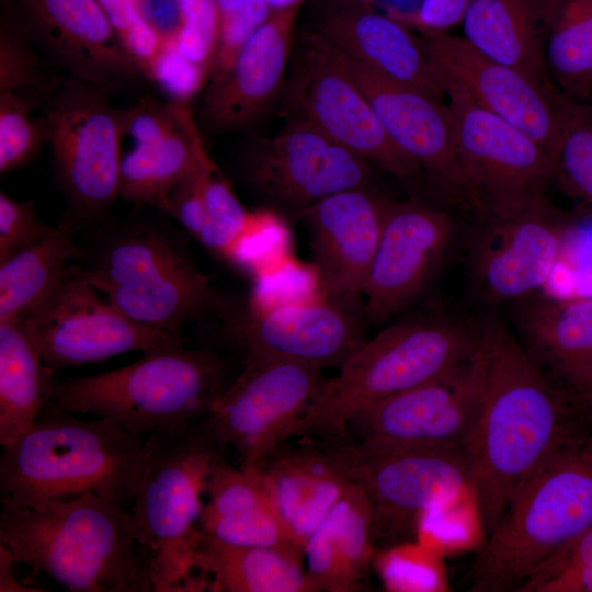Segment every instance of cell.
Returning a JSON list of instances; mask_svg holds the SVG:
<instances>
[{
	"label": "cell",
	"instance_id": "6da1fadb",
	"mask_svg": "<svg viewBox=\"0 0 592 592\" xmlns=\"http://www.w3.org/2000/svg\"><path fill=\"white\" fill-rule=\"evenodd\" d=\"M480 320L483 392L464 451L488 536L527 476L587 423L500 317L488 314Z\"/></svg>",
	"mask_w": 592,
	"mask_h": 592
},
{
	"label": "cell",
	"instance_id": "7a4b0ae2",
	"mask_svg": "<svg viewBox=\"0 0 592 592\" xmlns=\"http://www.w3.org/2000/svg\"><path fill=\"white\" fill-rule=\"evenodd\" d=\"M75 261L106 299L138 323L181 333L231 305L195 264L183 234L167 219L133 214L88 228Z\"/></svg>",
	"mask_w": 592,
	"mask_h": 592
},
{
	"label": "cell",
	"instance_id": "3957f363",
	"mask_svg": "<svg viewBox=\"0 0 592 592\" xmlns=\"http://www.w3.org/2000/svg\"><path fill=\"white\" fill-rule=\"evenodd\" d=\"M0 546L72 592L153 591L130 510L93 493L36 508L1 499Z\"/></svg>",
	"mask_w": 592,
	"mask_h": 592
},
{
	"label": "cell",
	"instance_id": "277c9868",
	"mask_svg": "<svg viewBox=\"0 0 592 592\" xmlns=\"http://www.w3.org/2000/svg\"><path fill=\"white\" fill-rule=\"evenodd\" d=\"M148 439L113 420H83L47 405L16 440L2 446L1 499L36 508L84 493L130 510Z\"/></svg>",
	"mask_w": 592,
	"mask_h": 592
},
{
	"label": "cell",
	"instance_id": "5b68a950",
	"mask_svg": "<svg viewBox=\"0 0 592 592\" xmlns=\"http://www.w3.org/2000/svg\"><path fill=\"white\" fill-rule=\"evenodd\" d=\"M585 426L559 442L520 486L477 550L469 591H517L592 526V432Z\"/></svg>",
	"mask_w": 592,
	"mask_h": 592
},
{
	"label": "cell",
	"instance_id": "8992f818",
	"mask_svg": "<svg viewBox=\"0 0 592 592\" xmlns=\"http://www.w3.org/2000/svg\"><path fill=\"white\" fill-rule=\"evenodd\" d=\"M237 375L221 353L179 344L144 353L125 367L55 379L47 405L110 419L148 437L207 417Z\"/></svg>",
	"mask_w": 592,
	"mask_h": 592
},
{
	"label": "cell",
	"instance_id": "52a82bcc",
	"mask_svg": "<svg viewBox=\"0 0 592 592\" xmlns=\"http://www.w3.org/2000/svg\"><path fill=\"white\" fill-rule=\"evenodd\" d=\"M481 342V320L430 314L390 325L326 379L291 437L338 436L369 406L433 379L470 357Z\"/></svg>",
	"mask_w": 592,
	"mask_h": 592
},
{
	"label": "cell",
	"instance_id": "ba28073f",
	"mask_svg": "<svg viewBox=\"0 0 592 592\" xmlns=\"http://www.w3.org/2000/svg\"><path fill=\"white\" fill-rule=\"evenodd\" d=\"M130 512L155 592L206 590L195 558L202 494L224 457L207 417L150 435Z\"/></svg>",
	"mask_w": 592,
	"mask_h": 592
},
{
	"label": "cell",
	"instance_id": "9c48e42d",
	"mask_svg": "<svg viewBox=\"0 0 592 592\" xmlns=\"http://www.w3.org/2000/svg\"><path fill=\"white\" fill-rule=\"evenodd\" d=\"M113 88L62 78L43 111L55 180L67 208L59 228L76 236L110 216L121 198V109Z\"/></svg>",
	"mask_w": 592,
	"mask_h": 592
},
{
	"label": "cell",
	"instance_id": "30bf717a",
	"mask_svg": "<svg viewBox=\"0 0 592 592\" xmlns=\"http://www.w3.org/2000/svg\"><path fill=\"white\" fill-rule=\"evenodd\" d=\"M367 497L374 542L415 538L428 509L475 491L462 447L384 445L343 439L326 446Z\"/></svg>",
	"mask_w": 592,
	"mask_h": 592
},
{
	"label": "cell",
	"instance_id": "8fae6325",
	"mask_svg": "<svg viewBox=\"0 0 592 592\" xmlns=\"http://www.w3.org/2000/svg\"><path fill=\"white\" fill-rule=\"evenodd\" d=\"M299 46L285 90L286 117H296L394 177L409 197H431L423 171L389 137L373 105L312 30Z\"/></svg>",
	"mask_w": 592,
	"mask_h": 592
},
{
	"label": "cell",
	"instance_id": "7c38bea8",
	"mask_svg": "<svg viewBox=\"0 0 592 592\" xmlns=\"http://www.w3.org/2000/svg\"><path fill=\"white\" fill-rule=\"evenodd\" d=\"M471 217L463 235L471 296L489 306L532 297L557 263L569 218L545 195Z\"/></svg>",
	"mask_w": 592,
	"mask_h": 592
},
{
	"label": "cell",
	"instance_id": "4fadbf2b",
	"mask_svg": "<svg viewBox=\"0 0 592 592\" xmlns=\"http://www.w3.org/2000/svg\"><path fill=\"white\" fill-rule=\"evenodd\" d=\"M241 372L207 415L209 428L248 471H261L289 439L320 390V368L283 357L244 354Z\"/></svg>",
	"mask_w": 592,
	"mask_h": 592
},
{
	"label": "cell",
	"instance_id": "5bb4252c",
	"mask_svg": "<svg viewBox=\"0 0 592 592\" xmlns=\"http://www.w3.org/2000/svg\"><path fill=\"white\" fill-rule=\"evenodd\" d=\"M19 320L53 369L184 344L181 333L138 323L101 298L76 263L69 264L53 291Z\"/></svg>",
	"mask_w": 592,
	"mask_h": 592
},
{
	"label": "cell",
	"instance_id": "9a60e30c",
	"mask_svg": "<svg viewBox=\"0 0 592 592\" xmlns=\"http://www.w3.org/2000/svg\"><path fill=\"white\" fill-rule=\"evenodd\" d=\"M286 118L273 137L250 143L240 160L246 185L270 209L301 218L327 196L376 186L380 169L307 122Z\"/></svg>",
	"mask_w": 592,
	"mask_h": 592
},
{
	"label": "cell",
	"instance_id": "2e32d148",
	"mask_svg": "<svg viewBox=\"0 0 592 592\" xmlns=\"http://www.w3.org/2000/svg\"><path fill=\"white\" fill-rule=\"evenodd\" d=\"M331 49L364 92L392 141L419 164L431 197L471 216L479 213L482 198L459 155L444 100L387 79Z\"/></svg>",
	"mask_w": 592,
	"mask_h": 592
},
{
	"label": "cell",
	"instance_id": "e0dca14e",
	"mask_svg": "<svg viewBox=\"0 0 592 592\" xmlns=\"http://www.w3.org/2000/svg\"><path fill=\"white\" fill-rule=\"evenodd\" d=\"M486 366L481 331V342L470 357L364 409L338 437L384 445L464 448L481 405Z\"/></svg>",
	"mask_w": 592,
	"mask_h": 592
},
{
	"label": "cell",
	"instance_id": "ac0fdd59",
	"mask_svg": "<svg viewBox=\"0 0 592 592\" xmlns=\"http://www.w3.org/2000/svg\"><path fill=\"white\" fill-rule=\"evenodd\" d=\"M449 208L429 197L392 200L362 291L368 323L406 309L434 281L464 235Z\"/></svg>",
	"mask_w": 592,
	"mask_h": 592
},
{
	"label": "cell",
	"instance_id": "d6986e66",
	"mask_svg": "<svg viewBox=\"0 0 592 592\" xmlns=\"http://www.w3.org/2000/svg\"><path fill=\"white\" fill-rule=\"evenodd\" d=\"M421 42L442 75L475 103L516 126L551 156L558 141L567 99L525 72L477 50L464 36L420 32Z\"/></svg>",
	"mask_w": 592,
	"mask_h": 592
},
{
	"label": "cell",
	"instance_id": "ffe728a7",
	"mask_svg": "<svg viewBox=\"0 0 592 592\" xmlns=\"http://www.w3.org/2000/svg\"><path fill=\"white\" fill-rule=\"evenodd\" d=\"M445 99L459 155L481 195L482 209L545 195L553 158L544 147L455 87H445Z\"/></svg>",
	"mask_w": 592,
	"mask_h": 592
},
{
	"label": "cell",
	"instance_id": "44dd1931",
	"mask_svg": "<svg viewBox=\"0 0 592 592\" xmlns=\"http://www.w3.org/2000/svg\"><path fill=\"white\" fill-rule=\"evenodd\" d=\"M224 323L230 348L320 369L340 368L366 340L361 321L333 298L234 310Z\"/></svg>",
	"mask_w": 592,
	"mask_h": 592
},
{
	"label": "cell",
	"instance_id": "7402d4cb",
	"mask_svg": "<svg viewBox=\"0 0 592 592\" xmlns=\"http://www.w3.org/2000/svg\"><path fill=\"white\" fill-rule=\"evenodd\" d=\"M391 202L376 186L354 187L320 200L303 214L326 297L362 294Z\"/></svg>",
	"mask_w": 592,
	"mask_h": 592
},
{
	"label": "cell",
	"instance_id": "603a6c76",
	"mask_svg": "<svg viewBox=\"0 0 592 592\" xmlns=\"http://www.w3.org/2000/svg\"><path fill=\"white\" fill-rule=\"evenodd\" d=\"M19 18L67 77L114 90L144 77L98 0H18Z\"/></svg>",
	"mask_w": 592,
	"mask_h": 592
},
{
	"label": "cell",
	"instance_id": "cb8c5ba5",
	"mask_svg": "<svg viewBox=\"0 0 592 592\" xmlns=\"http://www.w3.org/2000/svg\"><path fill=\"white\" fill-rule=\"evenodd\" d=\"M299 10L273 12L226 76L206 86L200 107L204 128L213 133L241 130L267 112L284 86Z\"/></svg>",
	"mask_w": 592,
	"mask_h": 592
},
{
	"label": "cell",
	"instance_id": "d4e9b609",
	"mask_svg": "<svg viewBox=\"0 0 592 592\" xmlns=\"http://www.w3.org/2000/svg\"><path fill=\"white\" fill-rule=\"evenodd\" d=\"M410 30L373 7L330 1L312 27L332 48L374 72L445 100L442 75Z\"/></svg>",
	"mask_w": 592,
	"mask_h": 592
},
{
	"label": "cell",
	"instance_id": "484cf974",
	"mask_svg": "<svg viewBox=\"0 0 592 592\" xmlns=\"http://www.w3.org/2000/svg\"><path fill=\"white\" fill-rule=\"evenodd\" d=\"M520 343L547 377L571 400L592 386V297L514 303Z\"/></svg>",
	"mask_w": 592,
	"mask_h": 592
},
{
	"label": "cell",
	"instance_id": "4316f807",
	"mask_svg": "<svg viewBox=\"0 0 592 592\" xmlns=\"http://www.w3.org/2000/svg\"><path fill=\"white\" fill-rule=\"evenodd\" d=\"M260 475L281 520L301 549L351 482L326 447L304 441L295 448L278 451Z\"/></svg>",
	"mask_w": 592,
	"mask_h": 592
},
{
	"label": "cell",
	"instance_id": "83f0119b",
	"mask_svg": "<svg viewBox=\"0 0 592 592\" xmlns=\"http://www.w3.org/2000/svg\"><path fill=\"white\" fill-rule=\"evenodd\" d=\"M315 592H352L363 587L374 557L371 506L362 488L346 490L303 548Z\"/></svg>",
	"mask_w": 592,
	"mask_h": 592
},
{
	"label": "cell",
	"instance_id": "f1b7e54d",
	"mask_svg": "<svg viewBox=\"0 0 592 592\" xmlns=\"http://www.w3.org/2000/svg\"><path fill=\"white\" fill-rule=\"evenodd\" d=\"M198 527L225 543L303 553L281 520L260 471L232 467L223 457L207 482Z\"/></svg>",
	"mask_w": 592,
	"mask_h": 592
},
{
	"label": "cell",
	"instance_id": "f546056e",
	"mask_svg": "<svg viewBox=\"0 0 592 592\" xmlns=\"http://www.w3.org/2000/svg\"><path fill=\"white\" fill-rule=\"evenodd\" d=\"M209 158L189 106L170 130L134 140L123 155L121 198L163 214L173 189Z\"/></svg>",
	"mask_w": 592,
	"mask_h": 592
},
{
	"label": "cell",
	"instance_id": "4dcf8cb0",
	"mask_svg": "<svg viewBox=\"0 0 592 592\" xmlns=\"http://www.w3.org/2000/svg\"><path fill=\"white\" fill-rule=\"evenodd\" d=\"M546 0H471L462 23L477 50L555 87L544 57Z\"/></svg>",
	"mask_w": 592,
	"mask_h": 592
},
{
	"label": "cell",
	"instance_id": "1f68e13d",
	"mask_svg": "<svg viewBox=\"0 0 592 592\" xmlns=\"http://www.w3.org/2000/svg\"><path fill=\"white\" fill-rule=\"evenodd\" d=\"M196 570L216 592H315L303 553L225 543L201 531Z\"/></svg>",
	"mask_w": 592,
	"mask_h": 592
},
{
	"label": "cell",
	"instance_id": "d6a6232c",
	"mask_svg": "<svg viewBox=\"0 0 592 592\" xmlns=\"http://www.w3.org/2000/svg\"><path fill=\"white\" fill-rule=\"evenodd\" d=\"M53 368L19 319L0 322V444L24 433L50 400Z\"/></svg>",
	"mask_w": 592,
	"mask_h": 592
},
{
	"label": "cell",
	"instance_id": "836d02e7",
	"mask_svg": "<svg viewBox=\"0 0 592 592\" xmlns=\"http://www.w3.org/2000/svg\"><path fill=\"white\" fill-rule=\"evenodd\" d=\"M544 57L555 87L588 102L592 93V0H546Z\"/></svg>",
	"mask_w": 592,
	"mask_h": 592
},
{
	"label": "cell",
	"instance_id": "e575fe53",
	"mask_svg": "<svg viewBox=\"0 0 592 592\" xmlns=\"http://www.w3.org/2000/svg\"><path fill=\"white\" fill-rule=\"evenodd\" d=\"M75 236L60 229L0 261V322L21 319L57 285L81 254Z\"/></svg>",
	"mask_w": 592,
	"mask_h": 592
},
{
	"label": "cell",
	"instance_id": "d590c367",
	"mask_svg": "<svg viewBox=\"0 0 592 592\" xmlns=\"http://www.w3.org/2000/svg\"><path fill=\"white\" fill-rule=\"evenodd\" d=\"M551 180L592 209V105L566 99Z\"/></svg>",
	"mask_w": 592,
	"mask_h": 592
},
{
	"label": "cell",
	"instance_id": "8d00e7d4",
	"mask_svg": "<svg viewBox=\"0 0 592 592\" xmlns=\"http://www.w3.org/2000/svg\"><path fill=\"white\" fill-rule=\"evenodd\" d=\"M486 539L475 491L428 509L415 528V540L440 556L470 548L477 551Z\"/></svg>",
	"mask_w": 592,
	"mask_h": 592
},
{
	"label": "cell",
	"instance_id": "74e56055",
	"mask_svg": "<svg viewBox=\"0 0 592 592\" xmlns=\"http://www.w3.org/2000/svg\"><path fill=\"white\" fill-rule=\"evenodd\" d=\"M33 39L18 14L2 12L0 23V92L50 93L60 82L47 76Z\"/></svg>",
	"mask_w": 592,
	"mask_h": 592
},
{
	"label": "cell",
	"instance_id": "f35d334b",
	"mask_svg": "<svg viewBox=\"0 0 592 592\" xmlns=\"http://www.w3.org/2000/svg\"><path fill=\"white\" fill-rule=\"evenodd\" d=\"M377 571L389 591L448 590L440 555L415 540L401 542L374 555Z\"/></svg>",
	"mask_w": 592,
	"mask_h": 592
},
{
	"label": "cell",
	"instance_id": "ab89813d",
	"mask_svg": "<svg viewBox=\"0 0 592 592\" xmlns=\"http://www.w3.org/2000/svg\"><path fill=\"white\" fill-rule=\"evenodd\" d=\"M44 144L45 122L32 115L30 101L19 93L0 92V174L31 163Z\"/></svg>",
	"mask_w": 592,
	"mask_h": 592
},
{
	"label": "cell",
	"instance_id": "60d3db41",
	"mask_svg": "<svg viewBox=\"0 0 592 592\" xmlns=\"http://www.w3.org/2000/svg\"><path fill=\"white\" fill-rule=\"evenodd\" d=\"M218 25L208 84L219 82L273 11L265 0H216Z\"/></svg>",
	"mask_w": 592,
	"mask_h": 592
},
{
	"label": "cell",
	"instance_id": "b9f144b4",
	"mask_svg": "<svg viewBox=\"0 0 592 592\" xmlns=\"http://www.w3.org/2000/svg\"><path fill=\"white\" fill-rule=\"evenodd\" d=\"M516 592H592V526L543 563Z\"/></svg>",
	"mask_w": 592,
	"mask_h": 592
},
{
	"label": "cell",
	"instance_id": "7bdbcfd3",
	"mask_svg": "<svg viewBox=\"0 0 592 592\" xmlns=\"http://www.w3.org/2000/svg\"><path fill=\"white\" fill-rule=\"evenodd\" d=\"M203 196L210 220L227 248L228 258H235L242 242L260 226L261 215L251 214L242 206L213 160L204 168Z\"/></svg>",
	"mask_w": 592,
	"mask_h": 592
},
{
	"label": "cell",
	"instance_id": "ee69618b",
	"mask_svg": "<svg viewBox=\"0 0 592 592\" xmlns=\"http://www.w3.org/2000/svg\"><path fill=\"white\" fill-rule=\"evenodd\" d=\"M209 158L189 173L169 195L166 209L187 235L209 252L228 258L227 248L210 220L203 196V174Z\"/></svg>",
	"mask_w": 592,
	"mask_h": 592
},
{
	"label": "cell",
	"instance_id": "f6af8a7d",
	"mask_svg": "<svg viewBox=\"0 0 592 592\" xmlns=\"http://www.w3.org/2000/svg\"><path fill=\"white\" fill-rule=\"evenodd\" d=\"M180 4L183 22L172 44L183 57L210 72L218 25L216 0H180Z\"/></svg>",
	"mask_w": 592,
	"mask_h": 592
},
{
	"label": "cell",
	"instance_id": "bcb514c9",
	"mask_svg": "<svg viewBox=\"0 0 592 592\" xmlns=\"http://www.w3.org/2000/svg\"><path fill=\"white\" fill-rule=\"evenodd\" d=\"M57 231L41 221L33 201L0 192V261Z\"/></svg>",
	"mask_w": 592,
	"mask_h": 592
},
{
	"label": "cell",
	"instance_id": "7dc6e473",
	"mask_svg": "<svg viewBox=\"0 0 592 592\" xmlns=\"http://www.w3.org/2000/svg\"><path fill=\"white\" fill-rule=\"evenodd\" d=\"M148 78L161 88L169 100L189 103L206 88L209 71L183 57L170 42L157 58Z\"/></svg>",
	"mask_w": 592,
	"mask_h": 592
},
{
	"label": "cell",
	"instance_id": "c3c4849f",
	"mask_svg": "<svg viewBox=\"0 0 592 592\" xmlns=\"http://www.w3.org/2000/svg\"><path fill=\"white\" fill-rule=\"evenodd\" d=\"M121 45L135 60L152 57L160 46V36L143 20L137 0H98Z\"/></svg>",
	"mask_w": 592,
	"mask_h": 592
},
{
	"label": "cell",
	"instance_id": "681fc988",
	"mask_svg": "<svg viewBox=\"0 0 592 592\" xmlns=\"http://www.w3.org/2000/svg\"><path fill=\"white\" fill-rule=\"evenodd\" d=\"M471 0H422L411 24L419 32H446L463 23Z\"/></svg>",
	"mask_w": 592,
	"mask_h": 592
},
{
	"label": "cell",
	"instance_id": "f907efd6",
	"mask_svg": "<svg viewBox=\"0 0 592 592\" xmlns=\"http://www.w3.org/2000/svg\"><path fill=\"white\" fill-rule=\"evenodd\" d=\"M143 20L166 42H173L182 26L180 0H137Z\"/></svg>",
	"mask_w": 592,
	"mask_h": 592
},
{
	"label": "cell",
	"instance_id": "816d5d0a",
	"mask_svg": "<svg viewBox=\"0 0 592 592\" xmlns=\"http://www.w3.org/2000/svg\"><path fill=\"white\" fill-rule=\"evenodd\" d=\"M16 563L11 554L3 546H0V591H41L32 587L19 583L13 573V566Z\"/></svg>",
	"mask_w": 592,
	"mask_h": 592
},
{
	"label": "cell",
	"instance_id": "f5cc1de1",
	"mask_svg": "<svg viewBox=\"0 0 592 592\" xmlns=\"http://www.w3.org/2000/svg\"><path fill=\"white\" fill-rule=\"evenodd\" d=\"M572 402L583 421L592 429V386L587 391L572 399Z\"/></svg>",
	"mask_w": 592,
	"mask_h": 592
},
{
	"label": "cell",
	"instance_id": "db71d44e",
	"mask_svg": "<svg viewBox=\"0 0 592 592\" xmlns=\"http://www.w3.org/2000/svg\"><path fill=\"white\" fill-rule=\"evenodd\" d=\"M273 12L300 9L309 0H265Z\"/></svg>",
	"mask_w": 592,
	"mask_h": 592
},
{
	"label": "cell",
	"instance_id": "11a10c76",
	"mask_svg": "<svg viewBox=\"0 0 592 592\" xmlns=\"http://www.w3.org/2000/svg\"><path fill=\"white\" fill-rule=\"evenodd\" d=\"M338 4L373 7L376 0H328Z\"/></svg>",
	"mask_w": 592,
	"mask_h": 592
}]
</instances>
